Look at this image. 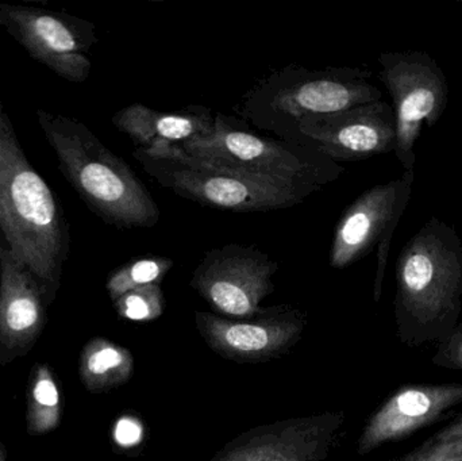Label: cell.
Segmentation results:
<instances>
[{
	"mask_svg": "<svg viewBox=\"0 0 462 461\" xmlns=\"http://www.w3.org/2000/svg\"><path fill=\"white\" fill-rule=\"evenodd\" d=\"M134 360L127 349L97 338L86 346L81 357V378L92 392L121 386L133 375Z\"/></svg>",
	"mask_w": 462,
	"mask_h": 461,
	"instance_id": "e0dca14e",
	"label": "cell"
},
{
	"mask_svg": "<svg viewBox=\"0 0 462 461\" xmlns=\"http://www.w3.org/2000/svg\"><path fill=\"white\" fill-rule=\"evenodd\" d=\"M431 363L445 370L462 371V322L437 344Z\"/></svg>",
	"mask_w": 462,
	"mask_h": 461,
	"instance_id": "7402d4cb",
	"label": "cell"
},
{
	"mask_svg": "<svg viewBox=\"0 0 462 461\" xmlns=\"http://www.w3.org/2000/svg\"><path fill=\"white\" fill-rule=\"evenodd\" d=\"M114 305L122 318L149 322L154 321L164 313L165 300L160 284H149L125 292L122 297L114 300Z\"/></svg>",
	"mask_w": 462,
	"mask_h": 461,
	"instance_id": "44dd1931",
	"label": "cell"
},
{
	"mask_svg": "<svg viewBox=\"0 0 462 461\" xmlns=\"http://www.w3.org/2000/svg\"><path fill=\"white\" fill-rule=\"evenodd\" d=\"M323 154L334 162L361 161L395 152L396 122L384 100L299 121L282 138Z\"/></svg>",
	"mask_w": 462,
	"mask_h": 461,
	"instance_id": "9c48e42d",
	"label": "cell"
},
{
	"mask_svg": "<svg viewBox=\"0 0 462 461\" xmlns=\"http://www.w3.org/2000/svg\"><path fill=\"white\" fill-rule=\"evenodd\" d=\"M141 428L134 420L122 419L116 427V443L130 447L140 440Z\"/></svg>",
	"mask_w": 462,
	"mask_h": 461,
	"instance_id": "603a6c76",
	"label": "cell"
},
{
	"mask_svg": "<svg viewBox=\"0 0 462 461\" xmlns=\"http://www.w3.org/2000/svg\"><path fill=\"white\" fill-rule=\"evenodd\" d=\"M231 170L309 198L336 181L345 168L323 154L261 134L236 116L216 114L210 134L181 145Z\"/></svg>",
	"mask_w": 462,
	"mask_h": 461,
	"instance_id": "5b68a950",
	"label": "cell"
},
{
	"mask_svg": "<svg viewBox=\"0 0 462 461\" xmlns=\"http://www.w3.org/2000/svg\"><path fill=\"white\" fill-rule=\"evenodd\" d=\"M133 157L160 186L205 207L257 213L293 207L306 199L298 192L195 156L181 146L137 148Z\"/></svg>",
	"mask_w": 462,
	"mask_h": 461,
	"instance_id": "8992f818",
	"label": "cell"
},
{
	"mask_svg": "<svg viewBox=\"0 0 462 461\" xmlns=\"http://www.w3.org/2000/svg\"><path fill=\"white\" fill-rule=\"evenodd\" d=\"M279 263L255 245L229 244L206 252L194 271L191 287L229 318H252L274 290Z\"/></svg>",
	"mask_w": 462,
	"mask_h": 461,
	"instance_id": "8fae6325",
	"label": "cell"
},
{
	"mask_svg": "<svg viewBox=\"0 0 462 461\" xmlns=\"http://www.w3.org/2000/svg\"><path fill=\"white\" fill-rule=\"evenodd\" d=\"M344 421V413H326L261 427L236 438L213 461H322Z\"/></svg>",
	"mask_w": 462,
	"mask_h": 461,
	"instance_id": "5bb4252c",
	"label": "cell"
},
{
	"mask_svg": "<svg viewBox=\"0 0 462 461\" xmlns=\"http://www.w3.org/2000/svg\"><path fill=\"white\" fill-rule=\"evenodd\" d=\"M371 76L363 68L287 65L254 84L234 111L257 132L280 140L306 116L382 100V91L369 81Z\"/></svg>",
	"mask_w": 462,
	"mask_h": 461,
	"instance_id": "277c9868",
	"label": "cell"
},
{
	"mask_svg": "<svg viewBox=\"0 0 462 461\" xmlns=\"http://www.w3.org/2000/svg\"><path fill=\"white\" fill-rule=\"evenodd\" d=\"M60 421V392L51 371L41 367L34 378L30 397V429L34 433L53 430Z\"/></svg>",
	"mask_w": 462,
	"mask_h": 461,
	"instance_id": "ffe728a7",
	"label": "cell"
},
{
	"mask_svg": "<svg viewBox=\"0 0 462 461\" xmlns=\"http://www.w3.org/2000/svg\"><path fill=\"white\" fill-rule=\"evenodd\" d=\"M396 335L409 348L444 340L462 310V241L431 217L402 249L395 265Z\"/></svg>",
	"mask_w": 462,
	"mask_h": 461,
	"instance_id": "6da1fadb",
	"label": "cell"
},
{
	"mask_svg": "<svg viewBox=\"0 0 462 461\" xmlns=\"http://www.w3.org/2000/svg\"><path fill=\"white\" fill-rule=\"evenodd\" d=\"M42 286L0 235V336L8 346L27 343L42 327Z\"/></svg>",
	"mask_w": 462,
	"mask_h": 461,
	"instance_id": "2e32d148",
	"label": "cell"
},
{
	"mask_svg": "<svg viewBox=\"0 0 462 461\" xmlns=\"http://www.w3.org/2000/svg\"><path fill=\"white\" fill-rule=\"evenodd\" d=\"M462 410V383L404 384L369 417L358 440L360 455L399 443L452 420Z\"/></svg>",
	"mask_w": 462,
	"mask_h": 461,
	"instance_id": "7c38bea8",
	"label": "cell"
},
{
	"mask_svg": "<svg viewBox=\"0 0 462 461\" xmlns=\"http://www.w3.org/2000/svg\"><path fill=\"white\" fill-rule=\"evenodd\" d=\"M0 235L46 290L69 254V224L56 194L27 160L0 99Z\"/></svg>",
	"mask_w": 462,
	"mask_h": 461,
	"instance_id": "7a4b0ae2",
	"label": "cell"
},
{
	"mask_svg": "<svg viewBox=\"0 0 462 461\" xmlns=\"http://www.w3.org/2000/svg\"><path fill=\"white\" fill-rule=\"evenodd\" d=\"M35 115L62 176L92 213L118 229L159 224V206L145 184L86 124L42 108Z\"/></svg>",
	"mask_w": 462,
	"mask_h": 461,
	"instance_id": "3957f363",
	"label": "cell"
},
{
	"mask_svg": "<svg viewBox=\"0 0 462 461\" xmlns=\"http://www.w3.org/2000/svg\"><path fill=\"white\" fill-rule=\"evenodd\" d=\"M198 329L206 343L236 362H263L282 354L300 337L303 314L290 306L261 309L252 318H225L197 313Z\"/></svg>",
	"mask_w": 462,
	"mask_h": 461,
	"instance_id": "4fadbf2b",
	"label": "cell"
},
{
	"mask_svg": "<svg viewBox=\"0 0 462 461\" xmlns=\"http://www.w3.org/2000/svg\"><path fill=\"white\" fill-rule=\"evenodd\" d=\"M379 78L393 97L396 122L393 153L404 171H414V146L423 124L433 127L444 115L449 84L439 62L425 51H384L380 54Z\"/></svg>",
	"mask_w": 462,
	"mask_h": 461,
	"instance_id": "52a82bcc",
	"label": "cell"
},
{
	"mask_svg": "<svg viewBox=\"0 0 462 461\" xmlns=\"http://www.w3.org/2000/svg\"><path fill=\"white\" fill-rule=\"evenodd\" d=\"M114 126L137 148L181 146L210 134L216 114L206 106L191 105L175 111H159L133 103L113 116Z\"/></svg>",
	"mask_w": 462,
	"mask_h": 461,
	"instance_id": "9a60e30c",
	"label": "cell"
},
{
	"mask_svg": "<svg viewBox=\"0 0 462 461\" xmlns=\"http://www.w3.org/2000/svg\"><path fill=\"white\" fill-rule=\"evenodd\" d=\"M173 264L175 263L170 257L143 256L132 259L111 272L106 289L111 300H116L130 290L162 283Z\"/></svg>",
	"mask_w": 462,
	"mask_h": 461,
	"instance_id": "ac0fdd59",
	"label": "cell"
},
{
	"mask_svg": "<svg viewBox=\"0 0 462 461\" xmlns=\"http://www.w3.org/2000/svg\"><path fill=\"white\" fill-rule=\"evenodd\" d=\"M414 181V171H404L401 178L366 189L342 213L334 230L328 263L337 270L355 264L377 249L374 302L382 298L393 233L411 199Z\"/></svg>",
	"mask_w": 462,
	"mask_h": 461,
	"instance_id": "ba28073f",
	"label": "cell"
},
{
	"mask_svg": "<svg viewBox=\"0 0 462 461\" xmlns=\"http://www.w3.org/2000/svg\"><path fill=\"white\" fill-rule=\"evenodd\" d=\"M384 461H462V410L412 451Z\"/></svg>",
	"mask_w": 462,
	"mask_h": 461,
	"instance_id": "d6986e66",
	"label": "cell"
},
{
	"mask_svg": "<svg viewBox=\"0 0 462 461\" xmlns=\"http://www.w3.org/2000/svg\"><path fill=\"white\" fill-rule=\"evenodd\" d=\"M0 26L27 53L70 83H83L91 72L89 49L97 43L91 22L64 13L0 3Z\"/></svg>",
	"mask_w": 462,
	"mask_h": 461,
	"instance_id": "30bf717a",
	"label": "cell"
}]
</instances>
